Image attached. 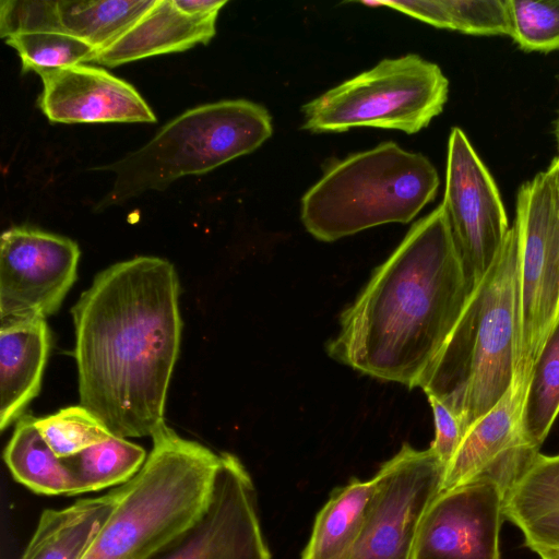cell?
Returning a JSON list of instances; mask_svg holds the SVG:
<instances>
[{
  "mask_svg": "<svg viewBox=\"0 0 559 559\" xmlns=\"http://www.w3.org/2000/svg\"><path fill=\"white\" fill-rule=\"evenodd\" d=\"M427 397L433 413L436 427V435L430 449L447 467L465 431L461 420L449 406L433 395H427Z\"/></svg>",
  "mask_w": 559,
  "mask_h": 559,
  "instance_id": "30",
  "label": "cell"
},
{
  "mask_svg": "<svg viewBox=\"0 0 559 559\" xmlns=\"http://www.w3.org/2000/svg\"><path fill=\"white\" fill-rule=\"evenodd\" d=\"M559 415V322L548 338L531 380L525 426L531 442L539 449Z\"/></svg>",
  "mask_w": 559,
  "mask_h": 559,
  "instance_id": "25",
  "label": "cell"
},
{
  "mask_svg": "<svg viewBox=\"0 0 559 559\" xmlns=\"http://www.w3.org/2000/svg\"><path fill=\"white\" fill-rule=\"evenodd\" d=\"M540 559H559V549L548 550L538 554Z\"/></svg>",
  "mask_w": 559,
  "mask_h": 559,
  "instance_id": "33",
  "label": "cell"
},
{
  "mask_svg": "<svg viewBox=\"0 0 559 559\" xmlns=\"http://www.w3.org/2000/svg\"><path fill=\"white\" fill-rule=\"evenodd\" d=\"M442 204L474 289L495 261L510 227L491 175L456 127L448 141Z\"/></svg>",
  "mask_w": 559,
  "mask_h": 559,
  "instance_id": "10",
  "label": "cell"
},
{
  "mask_svg": "<svg viewBox=\"0 0 559 559\" xmlns=\"http://www.w3.org/2000/svg\"><path fill=\"white\" fill-rule=\"evenodd\" d=\"M504 497L491 480L439 492L420 522L411 559H501Z\"/></svg>",
  "mask_w": 559,
  "mask_h": 559,
  "instance_id": "14",
  "label": "cell"
},
{
  "mask_svg": "<svg viewBox=\"0 0 559 559\" xmlns=\"http://www.w3.org/2000/svg\"><path fill=\"white\" fill-rule=\"evenodd\" d=\"M146 457L142 447L114 435L64 461L76 474L84 493L127 483Z\"/></svg>",
  "mask_w": 559,
  "mask_h": 559,
  "instance_id": "24",
  "label": "cell"
},
{
  "mask_svg": "<svg viewBox=\"0 0 559 559\" xmlns=\"http://www.w3.org/2000/svg\"><path fill=\"white\" fill-rule=\"evenodd\" d=\"M519 349V229L515 219L447 343L419 381L464 431L509 388Z\"/></svg>",
  "mask_w": 559,
  "mask_h": 559,
  "instance_id": "3",
  "label": "cell"
},
{
  "mask_svg": "<svg viewBox=\"0 0 559 559\" xmlns=\"http://www.w3.org/2000/svg\"><path fill=\"white\" fill-rule=\"evenodd\" d=\"M152 439L143 466L117 487L115 509L82 559H151L207 508L219 454L167 425Z\"/></svg>",
  "mask_w": 559,
  "mask_h": 559,
  "instance_id": "4",
  "label": "cell"
},
{
  "mask_svg": "<svg viewBox=\"0 0 559 559\" xmlns=\"http://www.w3.org/2000/svg\"><path fill=\"white\" fill-rule=\"evenodd\" d=\"M360 3L389 8L439 28L473 35L510 36L506 0H385Z\"/></svg>",
  "mask_w": 559,
  "mask_h": 559,
  "instance_id": "22",
  "label": "cell"
},
{
  "mask_svg": "<svg viewBox=\"0 0 559 559\" xmlns=\"http://www.w3.org/2000/svg\"><path fill=\"white\" fill-rule=\"evenodd\" d=\"M80 249L73 240L29 227H12L0 241V319H46L76 280Z\"/></svg>",
  "mask_w": 559,
  "mask_h": 559,
  "instance_id": "11",
  "label": "cell"
},
{
  "mask_svg": "<svg viewBox=\"0 0 559 559\" xmlns=\"http://www.w3.org/2000/svg\"><path fill=\"white\" fill-rule=\"evenodd\" d=\"M22 61L23 72L73 67L93 61L97 49L66 32H31L7 38Z\"/></svg>",
  "mask_w": 559,
  "mask_h": 559,
  "instance_id": "26",
  "label": "cell"
},
{
  "mask_svg": "<svg viewBox=\"0 0 559 559\" xmlns=\"http://www.w3.org/2000/svg\"><path fill=\"white\" fill-rule=\"evenodd\" d=\"M273 132L272 118L247 99L221 100L189 109L141 148L100 169L111 170L114 188L100 205H114L174 180L202 175L262 145Z\"/></svg>",
  "mask_w": 559,
  "mask_h": 559,
  "instance_id": "6",
  "label": "cell"
},
{
  "mask_svg": "<svg viewBox=\"0 0 559 559\" xmlns=\"http://www.w3.org/2000/svg\"><path fill=\"white\" fill-rule=\"evenodd\" d=\"M177 5L183 11L194 15L218 14L227 3L226 0H176Z\"/></svg>",
  "mask_w": 559,
  "mask_h": 559,
  "instance_id": "31",
  "label": "cell"
},
{
  "mask_svg": "<svg viewBox=\"0 0 559 559\" xmlns=\"http://www.w3.org/2000/svg\"><path fill=\"white\" fill-rule=\"evenodd\" d=\"M531 380L532 376L514 372L501 399L468 427L444 469L439 492L491 480L507 495L539 452L525 426Z\"/></svg>",
  "mask_w": 559,
  "mask_h": 559,
  "instance_id": "12",
  "label": "cell"
},
{
  "mask_svg": "<svg viewBox=\"0 0 559 559\" xmlns=\"http://www.w3.org/2000/svg\"><path fill=\"white\" fill-rule=\"evenodd\" d=\"M444 469L430 448L403 444L376 474V491L350 559H411Z\"/></svg>",
  "mask_w": 559,
  "mask_h": 559,
  "instance_id": "9",
  "label": "cell"
},
{
  "mask_svg": "<svg viewBox=\"0 0 559 559\" xmlns=\"http://www.w3.org/2000/svg\"><path fill=\"white\" fill-rule=\"evenodd\" d=\"M377 476L336 488L318 512L301 559H350L360 537Z\"/></svg>",
  "mask_w": 559,
  "mask_h": 559,
  "instance_id": "20",
  "label": "cell"
},
{
  "mask_svg": "<svg viewBox=\"0 0 559 559\" xmlns=\"http://www.w3.org/2000/svg\"><path fill=\"white\" fill-rule=\"evenodd\" d=\"M156 0L56 1L63 32L97 51L108 47L138 22Z\"/></svg>",
  "mask_w": 559,
  "mask_h": 559,
  "instance_id": "23",
  "label": "cell"
},
{
  "mask_svg": "<svg viewBox=\"0 0 559 559\" xmlns=\"http://www.w3.org/2000/svg\"><path fill=\"white\" fill-rule=\"evenodd\" d=\"M548 170L552 174L559 200V165L552 162Z\"/></svg>",
  "mask_w": 559,
  "mask_h": 559,
  "instance_id": "32",
  "label": "cell"
},
{
  "mask_svg": "<svg viewBox=\"0 0 559 559\" xmlns=\"http://www.w3.org/2000/svg\"><path fill=\"white\" fill-rule=\"evenodd\" d=\"M35 425L60 459L75 455L114 436L102 420L82 405L69 406L47 417L36 418Z\"/></svg>",
  "mask_w": 559,
  "mask_h": 559,
  "instance_id": "27",
  "label": "cell"
},
{
  "mask_svg": "<svg viewBox=\"0 0 559 559\" xmlns=\"http://www.w3.org/2000/svg\"><path fill=\"white\" fill-rule=\"evenodd\" d=\"M174 265L136 257L98 273L72 308L83 407L121 438L152 437L179 353Z\"/></svg>",
  "mask_w": 559,
  "mask_h": 559,
  "instance_id": "1",
  "label": "cell"
},
{
  "mask_svg": "<svg viewBox=\"0 0 559 559\" xmlns=\"http://www.w3.org/2000/svg\"><path fill=\"white\" fill-rule=\"evenodd\" d=\"M31 32H63L60 27L56 1H0V34L8 38Z\"/></svg>",
  "mask_w": 559,
  "mask_h": 559,
  "instance_id": "29",
  "label": "cell"
},
{
  "mask_svg": "<svg viewBox=\"0 0 559 559\" xmlns=\"http://www.w3.org/2000/svg\"><path fill=\"white\" fill-rule=\"evenodd\" d=\"M503 511L531 550L559 549V454H536L507 492Z\"/></svg>",
  "mask_w": 559,
  "mask_h": 559,
  "instance_id": "18",
  "label": "cell"
},
{
  "mask_svg": "<svg viewBox=\"0 0 559 559\" xmlns=\"http://www.w3.org/2000/svg\"><path fill=\"white\" fill-rule=\"evenodd\" d=\"M118 501V489L43 511L21 559H82Z\"/></svg>",
  "mask_w": 559,
  "mask_h": 559,
  "instance_id": "19",
  "label": "cell"
},
{
  "mask_svg": "<svg viewBox=\"0 0 559 559\" xmlns=\"http://www.w3.org/2000/svg\"><path fill=\"white\" fill-rule=\"evenodd\" d=\"M556 138L558 143V156L552 160L555 164L559 165V118L556 123Z\"/></svg>",
  "mask_w": 559,
  "mask_h": 559,
  "instance_id": "34",
  "label": "cell"
},
{
  "mask_svg": "<svg viewBox=\"0 0 559 559\" xmlns=\"http://www.w3.org/2000/svg\"><path fill=\"white\" fill-rule=\"evenodd\" d=\"M449 81L438 64L409 53L381 60L305 104L302 129L344 132L357 127L419 132L442 112Z\"/></svg>",
  "mask_w": 559,
  "mask_h": 559,
  "instance_id": "7",
  "label": "cell"
},
{
  "mask_svg": "<svg viewBox=\"0 0 559 559\" xmlns=\"http://www.w3.org/2000/svg\"><path fill=\"white\" fill-rule=\"evenodd\" d=\"M51 346L46 320H3L0 325V429L16 421L38 395Z\"/></svg>",
  "mask_w": 559,
  "mask_h": 559,
  "instance_id": "17",
  "label": "cell"
},
{
  "mask_svg": "<svg viewBox=\"0 0 559 559\" xmlns=\"http://www.w3.org/2000/svg\"><path fill=\"white\" fill-rule=\"evenodd\" d=\"M151 559H272L258 516L253 481L236 455L219 454L207 508L188 531Z\"/></svg>",
  "mask_w": 559,
  "mask_h": 559,
  "instance_id": "13",
  "label": "cell"
},
{
  "mask_svg": "<svg viewBox=\"0 0 559 559\" xmlns=\"http://www.w3.org/2000/svg\"><path fill=\"white\" fill-rule=\"evenodd\" d=\"M510 37L526 51L559 49V0H506Z\"/></svg>",
  "mask_w": 559,
  "mask_h": 559,
  "instance_id": "28",
  "label": "cell"
},
{
  "mask_svg": "<svg viewBox=\"0 0 559 559\" xmlns=\"http://www.w3.org/2000/svg\"><path fill=\"white\" fill-rule=\"evenodd\" d=\"M217 15H194L180 9L176 0H156L123 35L98 51L94 62L117 67L207 44L215 35Z\"/></svg>",
  "mask_w": 559,
  "mask_h": 559,
  "instance_id": "16",
  "label": "cell"
},
{
  "mask_svg": "<svg viewBox=\"0 0 559 559\" xmlns=\"http://www.w3.org/2000/svg\"><path fill=\"white\" fill-rule=\"evenodd\" d=\"M35 421L34 416L23 414L4 449L3 460L13 478L40 495L83 493L76 474L50 449Z\"/></svg>",
  "mask_w": 559,
  "mask_h": 559,
  "instance_id": "21",
  "label": "cell"
},
{
  "mask_svg": "<svg viewBox=\"0 0 559 559\" xmlns=\"http://www.w3.org/2000/svg\"><path fill=\"white\" fill-rule=\"evenodd\" d=\"M39 106L52 122H155L150 106L126 81L106 70L78 64L44 71Z\"/></svg>",
  "mask_w": 559,
  "mask_h": 559,
  "instance_id": "15",
  "label": "cell"
},
{
  "mask_svg": "<svg viewBox=\"0 0 559 559\" xmlns=\"http://www.w3.org/2000/svg\"><path fill=\"white\" fill-rule=\"evenodd\" d=\"M438 188V173L426 156L383 142L329 165L302 195L300 218L314 238L331 242L379 225L411 222Z\"/></svg>",
  "mask_w": 559,
  "mask_h": 559,
  "instance_id": "5",
  "label": "cell"
},
{
  "mask_svg": "<svg viewBox=\"0 0 559 559\" xmlns=\"http://www.w3.org/2000/svg\"><path fill=\"white\" fill-rule=\"evenodd\" d=\"M472 292L441 203L413 224L343 311L328 354L365 374L418 386Z\"/></svg>",
  "mask_w": 559,
  "mask_h": 559,
  "instance_id": "2",
  "label": "cell"
},
{
  "mask_svg": "<svg viewBox=\"0 0 559 559\" xmlns=\"http://www.w3.org/2000/svg\"><path fill=\"white\" fill-rule=\"evenodd\" d=\"M519 229V349L514 372L533 369L559 322V200L547 169L521 186Z\"/></svg>",
  "mask_w": 559,
  "mask_h": 559,
  "instance_id": "8",
  "label": "cell"
}]
</instances>
